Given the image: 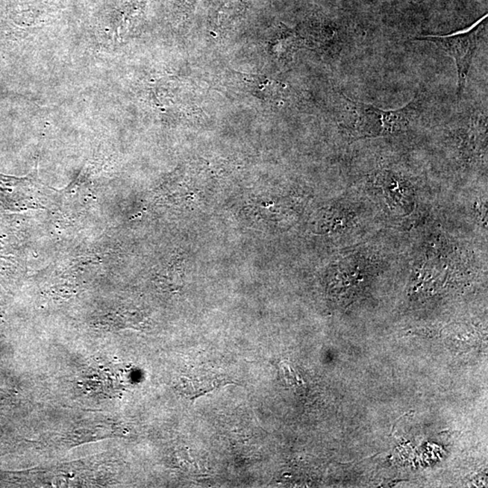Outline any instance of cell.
Returning <instances> with one entry per match:
<instances>
[{
    "mask_svg": "<svg viewBox=\"0 0 488 488\" xmlns=\"http://www.w3.org/2000/svg\"><path fill=\"white\" fill-rule=\"evenodd\" d=\"M343 96L355 115L353 131L359 138L386 136L406 131L420 114L422 109L420 94H417L409 104L396 110H384Z\"/></svg>",
    "mask_w": 488,
    "mask_h": 488,
    "instance_id": "obj_1",
    "label": "cell"
},
{
    "mask_svg": "<svg viewBox=\"0 0 488 488\" xmlns=\"http://www.w3.org/2000/svg\"><path fill=\"white\" fill-rule=\"evenodd\" d=\"M487 15L482 17L465 30L446 35H420L414 41L429 42L439 47L444 53L453 58L458 72V98L461 99L465 91L467 76L471 67L473 58L477 50L478 35L484 28Z\"/></svg>",
    "mask_w": 488,
    "mask_h": 488,
    "instance_id": "obj_2",
    "label": "cell"
},
{
    "mask_svg": "<svg viewBox=\"0 0 488 488\" xmlns=\"http://www.w3.org/2000/svg\"><path fill=\"white\" fill-rule=\"evenodd\" d=\"M187 376L188 377L184 379L183 384L185 389L188 390V395L192 397L204 395L205 393L210 392L218 385L225 383L223 379H219V376L209 371H193Z\"/></svg>",
    "mask_w": 488,
    "mask_h": 488,
    "instance_id": "obj_3",
    "label": "cell"
},
{
    "mask_svg": "<svg viewBox=\"0 0 488 488\" xmlns=\"http://www.w3.org/2000/svg\"><path fill=\"white\" fill-rule=\"evenodd\" d=\"M411 1H413V2H420V1H422V0H411Z\"/></svg>",
    "mask_w": 488,
    "mask_h": 488,
    "instance_id": "obj_4",
    "label": "cell"
}]
</instances>
